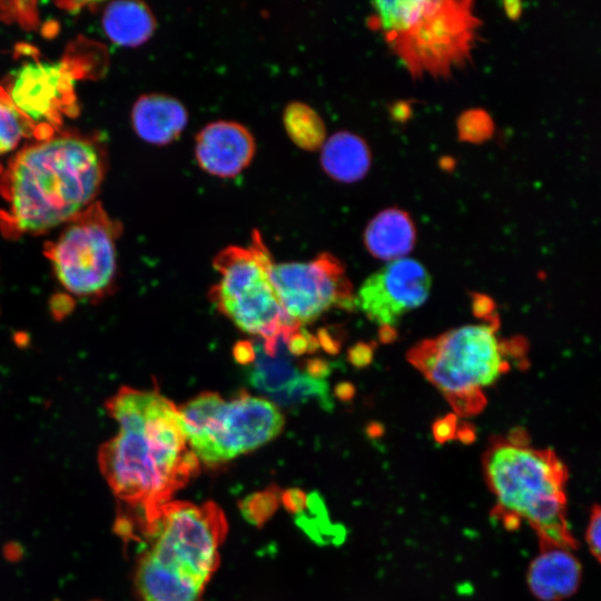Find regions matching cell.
<instances>
[{"label": "cell", "instance_id": "6da1fadb", "mask_svg": "<svg viewBox=\"0 0 601 601\" xmlns=\"http://www.w3.org/2000/svg\"><path fill=\"white\" fill-rule=\"evenodd\" d=\"M106 408L118 432L100 447L101 473L118 499L148 519L198 471L179 407L156 390L122 386Z\"/></svg>", "mask_w": 601, "mask_h": 601}, {"label": "cell", "instance_id": "7a4b0ae2", "mask_svg": "<svg viewBox=\"0 0 601 601\" xmlns=\"http://www.w3.org/2000/svg\"><path fill=\"white\" fill-rule=\"evenodd\" d=\"M104 175L102 151L89 138L52 135L24 147L1 179V230L13 238L69 223L95 203Z\"/></svg>", "mask_w": 601, "mask_h": 601}, {"label": "cell", "instance_id": "3957f363", "mask_svg": "<svg viewBox=\"0 0 601 601\" xmlns=\"http://www.w3.org/2000/svg\"><path fill=\"white\" fill-rule=\"evenodd\" d=\"M485 483L495 500L494 515L513 530L526 522L539 546L575 550L568 520L569 472L551 449L530 444L523 430L495 437L483 454Z\"/></svg>", "mask_w": 601, "mask_h": 601}, {"label": "cell", "instance_id": "277c9868", "mask_svg": "<svg viewBox=\"0 0 601 601\" xmlns=\"http://www.w3.org/2000/svg\"><path fill=\"white\" fill-rule=\"evenodd\" d=\"M499 322L466 324L415 344L407 361L444 396L460 415L481 412L485 391L523 357L521 341L503 339Z\"/></svg>", "mask_w": 601, "mask_h": 601}, {"label": "cell", "instance_id": "5b68a950", "mask_svg": "<svg viewBox=\"0 0 601 601\" xmlns=\"http://www.w3.org/2000/svg\"><path fill=\"white\" fill-rule=\"evenodd\" d=\"M384 38L413 77H446L471 58L480 20L470 1L372 3Z\"/></svg>", "mask_w": 601, "mask_h": 601}, {"label": "cell", "instance_id": "8992f818", "mask_svg": "<svg viewBox=\"0 0 601 601\" xmlns=\"http://www.w3.org/2000/svg\"><path fill=\"white\" fill-rule=\"evenodd\" d=\"M274 262L258 231L248 246H229L218 253L214 267L218 282L209 298L239 329L263 338L262 349L275 355L300 331L285 314L270 280Z\"/></svg>", "mask_w": 601, "mask_h": 601}, {"label": "cell", "instance_id": "52a82bcc", "mask_svg": "<svg viewBox=\"0 0 601 601\" xmlns=\"http://www.w3.org/2000/svg\"><path fill=\"white\" fill-rule=\"evenodd\" d=\"M179 412L189 449L207 465L228 462L268 443L285 422L274 402L245 392L230 400L204 392Z\"/></svg>", "mask_w": 601, "mask_h": 601}, {"label": "cell", "instance_id": "ba28073f", "mask_svg": "<svg viewBox=\"0 0 601 601\" xmlns=\"http://www.w3.org/2000/svg\"><path fill=\"white\" fill-rule=\"evenodd\" d=\"M147 551L166 568L205 587L218 564L226 534L223 512L214 503L167 502L148 519Z\"/></svg>", "mask_w": 601, "mask_h": 601}, {"label": "cell", "instance_id": "9c48e42d", "mask_svg": "<svg viewBox=\"0 0 601 601\" xmlns=\"http://www.w3.org/2000/svg\"><path fill=\"white\" fill-rule=\"evenodd\" d=\"M118 233V225L95 201L45 246L59 283L69 293L92 297L110 287L117 267Z\"/></svg>", "mask_w": 601, "mask_h": 601}, {"label": "cell", "instance_id": "30bf717a", "mask_svg": "<svg viewBox=\"0 0 601 601\" xmlns=\"http://www.w3.org/2000/svg\"><path fill=\"white\" fill-rule=\"evenodd\" d=\"M270 280L285 314L300 327L332 307L351 309L354 306L345 268L329 253L304 263L273 264Z\"/></svg>", "mask_w": 601, "mask_h": 601}, {"label": "cell", "instance_id": "8fae6325", "mask_svg": "<svg viewBox=\"0 0 601 601\" xmlns=\"http://www.w3.org/2000/svg\"><path fill=\"white\" fill-rule=\"evenodd\" d=\"M432 277L420 262L403 257L370 275L354 295V306L381 329L392 332L405 314L428 298Z\"/></svg>", "mask_w": 601, "mask_h": 601}, {"label": "cell", "instance_id": "7c38bea8", "mask_svg": "<svg viewBox=\"0 0 601 601\" xmlns=\"http://www.w3.org/2000/svg\"><path fill=\"white\" fill-rule=\"evenodd\" d=\"M75 80L66 61L35 60L16 70L4 90L13 106L35 125L39 139L40 127L52 136V127L61 122L62 115L75 109Z\"/></svg>", "mask_w": 601, "mask_h": 601}, {"label": "cell", "instance_id": "4fadbf2b", "mask_svg": "<svg viewBox=\"0 0 601 601\" xmlns=\"http://www.w3.org/2000/svg\"><path fill=\"white\" fill-rule=\"evenodd\" d=\"M249 365L250 384L277 402L289 405L315 400L326 408L332 407L327 382L300 372L280 355L279 347L269 356L260 346H255V357Z\"/></svg>", "mask_w": 601, "mask_h": 601}, {"label": "cell", "instance_id": "5bb4252c", "mask_svg": "<svg viewBox=\"0 0 601 601\" xmlns=\"http://www.w3.org/2000/svg\"><path fill=\"white\" fill-rule=\"evenodd\" d=\"M254 154L252 132L236 121L210 122L196 137V160L203 170L216 177L237 176L250 164Z\"/></svg>", "mask_w": 601, "mask_h": 601}, {"label": "cell", "instance_id": "9a60e30c", "mask_svg": "<svg viewBox=\"0 0 601 601\" xmlns=\"http://www.w3.org/2000/svg\"><path fill=\"white\" fill-rule=\"evenodd\" d=\"M539 548L525 573L531 594L539 601H564L574 595L582 581V564L573 550L554 545Z\"/></svg>", "mask_w": 601, "mask_h": 601}, {"label": "cell", "instance_id": "2e32d148", "mask_svg": "<svg viewBox=\"0 0 601 601\" xmlns=\"http://www.w3.org/2000/svg\"><path fill=\"white\" fill-rule=\"evenodd\" d=\"M188 121V112L176 98L150 93L141 96L131 110V124L136 134L154 145L176 140Z\"/></svg>", "mask_w": 601, "mask_h": 601}, {"label": "cell", "instance_id": "e0dca14e", "mask_svg": "<svg viewBox=\"0 0 601 601\" xmlns=\"http://www.w3.org/2000/svg\"><path fill=\"white\" fill-rule=\"evenodd\" d=\"M415 236L410 216L403 210L390 208L368 223L364 243L374 257L391 262L405 257L413 249Z\"/></svg>", "mask_w": 601, "mask_h": 601}, {"label": "cell", "instance_id": "ac0fdd59", "mask_svg": "<svg viewBox=\"0 0 601 601\" xmlns=\"http://www.w3.org/2000/svg\"><path fill=\"white\" fill-rule=\"evenodd\" d=\"M137 587L144 601H199L204 585L145 553L138 563Z\"/></svg>", "mask_w": 601, "mask_h": 601}, {"label": "cell", "instance_id": "d6986e66", "mask_svg": "<svg viewBox=\"0 0 601 601\" xmlns=\"http://www.w3.org/2000/svg\"><path fill=\"white\" fill-rule=\"evenodd\" d=\"M321 164L333 179L353 183L366 175L371 165V154L361 137L341 131L324 141L321 147Z\"/></svg>", "mask_w": 601, "mask_h": 601}, {"label": "cell", "instance_id": "ffe728a7", "mask_svg": "<svg viewBox=\"0 0 601 601\" xmlns=\"http://www.w3.org/2000/svg\"><path fill=\"white\" fill-rule=\"evenodd\" d=\"M156 20L150 9L140 1H114L102 13V29L118 46L136 47L154 33Z\"/></svg>", "mask_w": 601, "mask_h": 601}, {"label": "cell", "instance_id": "44dd1931", "mask_svg": "<svg viewBox=\"0 0 601 601\" xmlns=\"http://www.w3.org/2000/svg\"><path fill=\"white\" fill-rule=\"evenodd\" d=\"M283 121L290 140L302 149H321L326 140L323 119L306 104H289L284 111Z\"/></svg>", "mask_w": 601, "mask_h": 601}, {"label": "cell", "instance_id": "7402d4cb", "mask_svg": "<svg viewBox=\"0 0 601 601\" xmlns=\"http://www.w3.org/2000/svg\"><path fill=\"white\" fill-rule=\"evenodd\" d=\"M36 134L35 125L11 102L7 91L0 88V156L13 150L19 142Z\"/></svg>", "mask_w": 601, "mask_h": 601}, {"label": "cell", "instance_id": "603a6c76", "mask_svg": "<svg viewBox=\"0 0 601 601\" xmlns=\"http://www.w3.org/2000/svg\"><path fill=\"white\" fill-rule=\"evenodd\" d=\"M601 512L600 506L594 504L591 508L589 520L585 529V543L589 549V552L595 559L597 562H600L601 554Z\"/></svg>", "mask_w": 601, "mask_h": 601}]
</instances>
